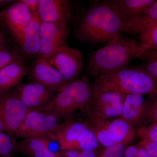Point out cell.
<instances>
[{"instance_id":"cell-1","label":"cell","mask_w":157,"mask_h":157,"mask_svg":"<svg viewBox=\"0 0 157 157\" xmlns=\"http://www.w3.org/2000/svg\"><path fill=\"white\" fill-rule=\"evenodd\" d=\"M124 29L111 0L102 1L94 3L82 14L74 33L80 41L98 44L107 43Z\"/></svg>"},{"instance_id":"cell-2","label":"cell","mask_w":157,"mask_h":157,"mask_svg":"<svg viewBox=\"0 0 157 157\" xmlns=\"http://www.w3.org/2000/svg\"><path fill=\"white\" fill-rule=\"evenodd\" d=\"M147 51L135 39L117 35L104 47L91 52L86 64V73L98 76L114 73L127 67L133 59L144 58Z\"/></svg>"},{"instance_id":"cell-3","label":"cell","mask_w":157,"mask_h":157,"mask_svg":"<svg viewBox=\"0 0 157 157\" xmlns=\"http://www.w3.org/2000/svg\"><path fill=\"white\" fill-rule=\"evenodd\" d=\"M94 93V83L84 75L70 82L50 103L38 110L54 113L65 121L86 122Z\"/></svg>"},{"instance_id":"cell-4","label":"cell","mask_w":157,"mask_h":157,"mask_svg":"<svg viewBox=\"0 0 157 157\" xmlns=\"http://www.w3.org/2000/svg\"><path fill=\"white\" fill-rule=\"evenodd\" d=\"M94 84V89L100 92L157 94V81L140 66H127L114 73L96 76Z\"/></svg>"},{"instance_id":"cell-5","label":"cell","mask_w":157,"mask_h":157,"mask_svg":"<svg viewBox=\"0 0 157 157\" xmlns=\"http://www.w3.org/2000/svg\"><path fill=\"white\" fill-rule=\"evenodd\" d=\"M53 136L59 145V151H98L101 146L86 122L65 121Z\"/></svg>"},{"instance_id":"cell-6","label":"cell","mask_w":157,"mask_h":157,"mask_svg":"<svg viewBox=\"0 0 157 157\" xmlns=\"http://www.w3.org/2000/svg\"><path fill=\"white\" fill-rule=\"evenodd\" d=\"M86 123L104 148L117 143L127 145L135 136V129L121 117Z\"/></svg>"},{"instance_id":"cell-7","label":"cell","mask_w":157,"mask_h":157,"mask_svg":"<svg viewBox=\"0 0 157 157\" xmlns=\"http://www.w3.org/2000/svg\"><path fill=\"white\" fill-rule=\"evenodd\" d=\"M61 118L49 111L30 109L14 135L18 138L52 136L62 123Z\"/></svg>"},{"instance_id":"cell-8","label":"cell","mask_w":157,"mask_h":157,"mask_svg":"<svg viewBox=\"0 0 157 157\" xmlns=\"http://www.w3.org/2000/svg\"><path fill=\"white\" fill-rule=\"evenodd\" d=\"M43 59L57 70L69 83L78 79L83 70V58L81 51L68 45L57 49Z\"/></svg>"},{"instance_id":"cell-9","label":"cell","mask_w":157,"mask_h":157,"mask_svg":"<svg viewBox=\"0 0 157 157\" xmlns=\"http://www.w3.org/2000/svg\"><path fill=\"white\" fill-rule=\"evenodd\" d=\"M125 96L116 92H100L94 89L86 122L120 117Z\"/></svg>"},{"instance_id":"cell-10","label":"cell","mask_w":157,"mask_h":157,"mask_svg":"<svg viewBox=\"0 0 157 157\" xmlns=\"http://www.w3.org/2000/svg\"><path fill=\"white\" fill-rule=\"evenodd\" d=\"M30 109L17 98L13 89L0 92V113L6 132L14 134Z\"/></svg>"},{"instance_id":"cell-11","label":"cell","mask_w":157,"mask_h":157,"mask_svg":"<svg viewBox=\"0 0 157 157\" xmlns=\"http://www.w3.org/2000/svg\"><path fill=\"white\" fill-rule=\"evenodd\" d=\"M68 26L59 23L41 22L40 45L36 59H43L57 49L68 45Z\"/></svg>"},{"instance_id":"cell-12","label":"cell","mask_w":157,"mask_h":157,"mask_svg":"<svg viewBox=\"0 0 157 157\" xmlns=\"http://www.w3.org/2000/svg\"><path fill=\"white\" fill-rule=\"evenodd\" d=\"M26 76L30 83L42 85L57 93L69 83L57 70L43 59H36L32 63Z\"/></svg>"},{"instance_id":"cell-13","label":"cell","mask_w":157,"mask_h":157,"mask_svg":"<svg viewBox=\"0 0 157 157\" xmlns=\"http://www.w3.org/2000/svg\"><path fill=\"white\" fill-rule=\"evenodd\" d=\"M1 14L2 21L19 46L25 29L32 20L34 13L25 4L18 1L4 9Z\"/></svg>"},{"instance_id":"cell-14","label":"cell","mask_w":157,"mask_h":157,"mask_svg":"<svg viewBox=\"0 0 157 157\" xmlns=\"http://www.w3.org/2000/svg\"><path fill=\"white\" fill-rule=\"evenodd\" d=\"M13 90L22 103L33 110H38L50 103L57 93L36 83H20Z\"/></svg>"},{"instance_id":"cell-15","label":"cell","mask_w":157,"mask_h":157,"mask_svg":"<svg viewBox=\"0 0 157 157\" xmlns=\"http://www.w3.org/2000/svg\"><path fill=\"white\" fill-rule=\"evenodd\" d=\"M72 2L68 0H39L38 14L42 22L68 26L73 17Z\"/></svg>"},{"instance_id":"cell-16","label":"cell","mask_w":157,"mask_h":157,"mask_svg":"<svg viewBox=\"0 0 157 157\" xmlns=\"http://www.w3.org/2000/svg\"><path fill=\"white\" fill-rule=\"evenodd\" d=\"M155 0H111L124 27L138 19Z\"/></svg>"},{"instance_id":"cell-17","label":"cell","mask_w":157,"mask_h":157,"mask_svg":"<svg viewBox=\"0 0 157 157\" xmlns=\"http://www.w3.org/2000/svg\"><path fill=\"white\" fill-rule=\"evenodd\" d=\"M29 67L21 58L0 70V92L8 91L19 85L27 74Z\"/></svg>"},{"instance_id":"cell-18","label":"cell","mask_w":157,"mask_h":157,"mask_svg":"<svg viewBox=\"0 0 157 157\" xmlns=\"http://www.w3.org/2000/svg\"><path fill=\"white\" fill-rule=\"evenodd\" d=\"M145 101L143 95H126L120 117L126 121L134 129H138L143 117Z\"/></svg>"},{"instance_id":"cell-19","label":"cell","mask_w":157,"mask_h":157,"mask_svg":"<svg viewBox=\"0 0 157 157\" xmlns=\"http://www.w3.org/2000/svg\"><path fill=\"white\" fill-rule=\"evenodd\" d=\"M42 21L38 13L33 17L24 32L19 47L21 52L28 57H36L40 45V28Z\"/></svg>"},{"instance_id":"cell-20","label":"cell","mask_w":157,"mask_h":157,"mask_svg":"<svg viewBox=\"0 0 157 157\" xmlns=\"http://www.w3.org/2000/svg\"><path fill=\"white\" fill-rule=\"evenodd\" d=\"M45 137L24 138L16 144V152L29 157H59L58 152H53L48 147Z\"/></svg>"},{"instance_id":"cell-21","label":"cell","mask_w":157,"mask_h":157,"mask_svg":"<svg viewBox=\"0 0 157 157\" xmlns=\"http://www.w3.org/2000/svg\"><path fill=\"white\" fill-rule=\"evenodd\" d=\"M157 22V1L138 19L124 27V32L131 35H138L144 27Z\"/></svg>"},{"instance_id":"cell-22","label":"cell","mask_w":157,"mask_h":157,"mask_svg":"<svg viewBox=\"0 0 157 157\" xmlns=\"http://www.w3.org/2000/svg\"><path fill=\"white\" fill-rule=\"evenodd\" d=\"M138 35L139 42L147 50L157 48V22L146 26Z\"/></svg>"},{"instance_id":"cell-23","label":"cell","mask_w":157,"mask_h":157,"mask_svg":"<svg viewBox=\"0 0 157 157\" xmlns=\"http://www.w3.org/2000/svg\"><path fill=\"white\" fill-rule=\"evenodd\" d=\"M157 122V94L148 96L146 99L143 116L139 128Z\"/></svg>"},{"instance_id":"cell-24","label":"cell","mask_w":157,"mask_h":157,"mask_svg":"<svg viewBox=\"0 0 157 157\" xmlns=\"http://www.w3.org/2000/svg\"><path fill=\"white\" fill-rule=\"evenodd\" d=\"M16 144L10 135L0 132V157H14L17 153Z\"/></svg>"},{"instance_id":"cell-25","label":"cell","mask_w":157,"mask_h":157,"mask_svg":"<svg viewBox=\"0 0 157 157\" xmlns=\"http://www.w3.org/2000/svg\"><path fill=\"white\" fill-rule=\"evenodd\" d=\"M18 48L7 46L0 49V70L10 63L22 58Z\"/></svg>"},{"instance_id":"cell-26","label":"cell","mask_w":157,"mask_h":157,"mask_svg":"<svg viewBox=\"0 0 157 157\" xmlns=\"http://www.w3.org/2000/svg\"><path fill=\"white\" fill-rule=\"evenodd\" d=\"M137 133L142 141H157V122L139 128Z\"/></svg>"},{"instance_id":"cell-27","label":"cell","mask_w":157,"mask_h":157,"mask_svg":"<svg viewBox=\"0 0 157 157\" xmlns=\"http://www.w3.org/2000/svg\"><path fill=\"white\" fill-rule=\"evenodd\" d=\"M125 144L117 143L105 147L96 157H123Z\"/></svg>"},{"instance_id":"cell-28","label":"cell","mask_w":157,"mask_h":157,"mask_svg":"<svg viewBox=\"0 0 157 157\" xmlns=\"http://www.w3.org/2000/svg\"><path fill=\"white\" fill-rule=\"evenodd\" d=\"M140 66L157 81V60H147Z\"/></svg>"},{"instance_id":"cell-29","label":"cell","mask_w":157,"mask_h":157,"mask_svg":"<svg viewBox=\"0 0 157 157\" xmlns=\"http://www.w3.org/2000/svg\"><path fill=\"white\" fill-rule=\"evenodd\" d=\"M144 147L149 157H157V141H142L139 143Z\"/></svg>"},{"instance_id":"cell-30","label":"cell","mask_w":157,"mask_h":157,"mask_svg":"<svg viewBox=\"0 0 157 157\" xmlns=\"http://www.w3.org/2000/svg\"><path fill=\"white\" fill-rule=\"evenodd\" d=\"M139 144L136 145H132L125 148L124 152L125 157H135L139 149Z\"/></svg>"},{"instance_id":"cell-31","label":"cell","mask_w":157,"mask_h":157,"mask_svg":"<svg viewBox=\"0 0 157 157\" xmlns=\"http://www.w3.org/2000/svg\"><path fill=\"white\" fill-rule=\"evenodd\" d=\"M25 4L33 13H38L39 0H21Z\"/></svg>"},{"instance_id":"cell-32","label":"cell","mask_w":157,"mask_h":157,"mask_svg":"<svg viewBox=\"0 0 157 157\" xmlns=\"http://www.w3.org/2000/svg\"><path fill=\"white\" fill-rule=\"evenodd\" d=\"M9 46L8 44V39L6 32L2 27L0 25V49H2L7 46Z\"/></svg>"},{"instance_id":"cell-33","label":"cell","mask_w":157,"mask_h":157,"mask_svg":"<svg viewBox=\"0 0 157 157\" xmlns=\"http://www.w3.org/2000/svg\"><path fill=\"white\" fill-rule=\"evenodd\" d=\"M144 58L146 60H157V48L147 50L145 54Z\"/></svg>"},{"instance_id":"cell-34","label":"cell","mask_w":157,"mask_h":157,"mask_svg":"<svg viewBox=\"0 0 157 157\" xmlns=\"http://www.w3.org/2000/svg\"><path fill=\"white\" fill-rule=\"evenodd\" d=\"M98 151H81L78 157H96Z\"/></svg>"},{"instance_id":"cell-35","label":"cell","mask_w":157,"mask_h":157,"mask_svg":"<svg viewBox=\"0 0 157 157\" xmlns=\"http://www.w3.org/2000/svg\"><path fill=\"white\" fill-rule=\"evenodd\" d=\"M139 149L135 157H149L146 149L140 143H139Z\"/></svg>"},{"instance_id":"cell-36","label":"cell","mask_w":157,"mask_h":157,"mask_svg":"<svg viewBox=\"0 0 157 157\" xmlns=\"http://www.w3.org/2000/svg\"><path fill=\"white\" fill-rule=\"evenodd\" d=\"M15 1H10V0H0V6H5V5H10L15 2Z\"/></svg>"},{"instance_id":"cell-37","label":"cell","mask_w":157,"mask_h":157,"mask_svg":"<svg viewBox=\"0 0 157 157\" xmlns=\"http://www.w3.org/2000/svg\"><path fill=\"white\" fill-rule=\"evenodd\" d=\"M6 132V130L5 124H4L2 116L0 113V132Z\"/></svg>"},{"instance_id":"cell-38","label":"cell","mask_w":157,"mask_h":157,"mask_svg":"<svg viewBox=\"0 0 157 157\" xmlns=\"http://www.w3.org/2000/svg\"><path fill=\"white\" fill-rule=\"evenodd\" d=\"M2 21V16L1 14V12H0V22Z\"/></svg>"}]
</instances>
